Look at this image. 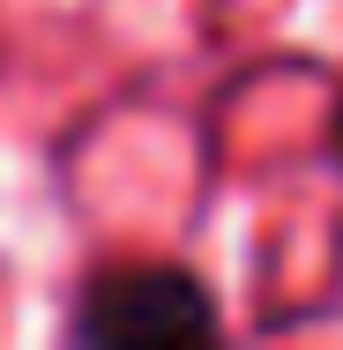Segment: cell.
I'll return each mask as SVG.
<instances>
[{
  "label": "cell",
  "instance_id": "2",
  "mask_svg": "<svg viewBox=\"0 0 343 350\" xmlns=\"http://www.w3.org/2000/svg\"><path fill=\"white\" fill-rule=\"evenodd\" d=\"M336 172H343V105H336Z\"/></svg>",
  "mask_w": 343,
  "mask_h": 350
},
{
  "label": "cell",
  "instance_id": "1",
  "mask_svg": "<svg viewBox=\"0 0 343 350\" xmlns=\"http://www.w3.org/2000/svg\"><path fill=\"white\" fill-rule=\"evenodd\" d=\"M60 336H68V350H179V343H216L224 313L194 269L127 261V269L82 276Z\"/></svg>",
  "mask_w": 343,
  "mask_h": 350
}]
</instances>
